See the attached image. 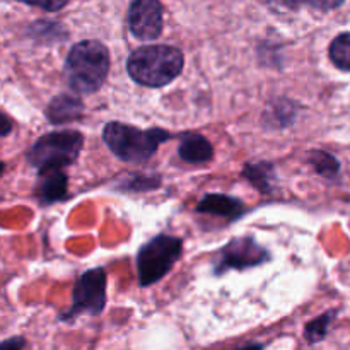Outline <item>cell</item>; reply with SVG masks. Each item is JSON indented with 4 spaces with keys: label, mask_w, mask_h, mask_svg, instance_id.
Masks as SVG:
<instances>
[{
    "label": "cell",
    "mask_w": 350,
    "mask_h": 350,
    "mask_svg": "<svg viewBox=\"0 0 350 350\" xmlns=\"http://www.w3.org/2000/svg\"><path fill=\"white\" fill-rule=\"evenodd\" d=\"M163 180L159 174L150 173H129L120 178L116 188L123 191H150L161 187Z\"/></svg>",
    "instance_id": "9a60e30c"
},
{
    "label": "cell",
    "mask_w": 350,
    "mask_h": 350,
    "mask_svg": "<svg viewBox=\"0 0 350 350\" xmlns=\"http://www.w3.org/2000/svg\"><path fill=\"white\" fill-rule=\"evenodd\" d=\"M328 57L338 70L350 72V31L334 38L328 48Z\"/></svg>",
    "instance_id": "e0dca14e"
},
{
    "label": "cell",
    "mask_w": 350,
    "mask_h": 350,
    "mask_svg": "<svg viewBox=\"0 0 350 350\" xmlns=\"http://www.w3.org/2000/svg\"><path fill=\"white\" fill-rule=\"evenodd\" d=\"M3 171H5V163H2V161H0V178H2Z\"/></svg>",
    "instance_id": "d4e9b609"
},
{
    "label": "cell",
    "mask_w": 350,
    "mask_h": 350,
    "mask_svg": "<svg viewBox=\"0 0 350 350\" xmlns=\"http://www.w3.org/2000/svg\"><path fill=\"white\" fill-rule=\"evenodd\" d=\"M82 147H84V135L77 130L48 132L29 147L26 152V161L38 173L64 170L79 159Z\"/></svg>",
    "instance_id": "277c9868"
},
{
    "label": "cell",
    "mask_w": 350,
    "mask_h": 350,
    "mask_svg": "<svg viewBox=\"0 0 350 350\" xmlns=\"http://www.w3.org/2000/svg\"><path fill=\"white\" fill-rule=\"evenodd\" d=\"M284 7H291V9H299V7H311V9L323 10V12H328V10L338 9L340 5H344V0H314V2H284Z\"/></svg>",
    "instance_id": "ffe728a7"
},
{
    "label": "cell",
    "mask_w": 350,
    "mask_h": 350,
    "mask_svg": "<svg viewBox=\"0 0 350 350\" xmlns=\"http://www.w3.org/2000/svg\"><path fill=\"white\" fill-rule=\"evenodd\" d=\"M270 252L260 245L255 236H239L226 243L214 258V275H224L229 270H248L270 262Z\"/></svg>",
    "instance_id": "52a82bcc"
},
{
    "label": "cell",
    "mask_w": 350,
    "mask_h": 350,
    "mask_svg": "<svg viewBox=\"0 0 350 350\" xmlns=\"http://www.w3.org/2000/svg\"><path fill=\"white\" fill-rule=\"evenodd\" d=\"M109 65V51L101 41H79L65 58V81L77 94H92L98 92L108 79Z\"/></svg>",
    "instance_id": "6da1fadb"
},
{
    "label": "cell",
    "mask_w": 350,
    "mask_h": 350,
    "mask_svg": "<svg viewBox=\"0 0 350 350\" xmlns=\"http://www.w3.org/2000/svg\"><path fill=\"white\" fill-rule=\"evenodd\" d=\"M106 308V270L101 267L85 270L75 280L72 304L58 317L60 321H72L81 314L99 317Z\"/></svg>",
    "instance_id": "8992f818"
},
{
    "label": "cell",
    "mask_w": 350,
    "mask_h": 350,
    "mask_svg": "<svg viewBox=\"0 0 350 350\" xmlns=\"http://www.w3.org/2000/svg\"><path fill=\"white\" fill-rule=\"evenodd\" d=\"M84 101L77 96L58 94L50 99L44 116L51 125H65V123L75 122L84 116Z\"/></svg>",
    "instance_id": "8fae6325"
},
{
    "label": "cell",
    "mask_w": 350,
    "mask_h": 350,
    "mask_svg": "<svg viewBox=\"0 0 350 350\" xmlns=\"http://www.w3.org/2000/svg\"><path fill=\"white\" fill-rule=\"evenodd\" d=\"M183 255V239L178 236H154L139 248L135 256L140 287H150L163 280Z\"/></svg>",
    "instance_id": "5b68a950"
},
{
    "label": "cell",
    "mask_w": 350,
    "mask_h": 350,
    "mask_svg": "<svg viewBox=\"0 0 350 350\" xmlns=\"http://www.w3.org/2000/svg\"><path fill=\"white\" fill-rule=\"evenodd\" d=\"M277 115H280L279 129H284V126L291 125L296 120L297 109L294 108V105L289 99H277V101L272 103V108H269L265 111V122L275 118Z\"/></svg>",
    "instance_id": "d6986e66"
},
{
    "label": "cell",
    "mask_w": 350,
    "mask_h": 350,
    "mask_svg": "<svg viewBox=\"0 0 350 350\" xmlns=\"http://www.w3.org/2000/svg\"><path fill=\"white\" fill-rule=\"evenodd\" d=\"M163 3L157 0H135L130 3L126 23L132 36L140 41L157 40L164 27Z\"/></svg>",
    "instance_id": "ba28073f"
},
{
    "label": "cell",
    "mask_w": 350,
    "mask_h": 350,
    "mask_svg": "<svg viewBox=\"0 0 350 350\" xmlns=\"http://www.w3.org/2000/svg\"><path fill=\"white\" fill-rule=\"evenodd\" d=\"M26 36L31 38L34 43L40 44H50V43H60L65 40L67 33H65L64 26L57 21L50 19H40L34 21L27 26Z\"/></svg>",
    "instance_id": "5bb4252c"
},
{
    "label": "cell",
    "mask_w": 350,
    "mask_h": 350,
    "mask_svg": "<svg viewBox=\"0 0 350 350\" xmlns=\"http://www.w3.org/2000/svg\"><path fill=\"white\" fill-rule=\"evenodd\" d=\"M14 129V123L3 111H0V137H7Z\"/></svg>",
    "instance_id": "603a6c76"
},
{
    "label": "cell",
    "mask_w": 350,
    "mask_h": 350,
    "mask_svg": "<svg viewBox=\"0 0 350 350\" xmlns=\"http://www.w3.org/2000/svg\"><path fill=\"white\" fill-rule=\"evenodd\" d=\"M163 129L142 130L122 122H109L103 129V140L108 149L123 163L144 164L156 156L163 142L171 139Z\"/></svg>",
    "instance_id": "3957f363"
},
{
    "label": "cell",
    "mask_w": 350,
    "mask_h": 350,
    "mask_svg": "<svg viewBox=\"0 0 350 350\" xmlns=\"http://www.w3.org/2000/svg\"><path fill=\"white\" fill-rule=\"evenodd\" d=\"M236 350H265V345L263 344H248L241 349H236Z\"/></svg>",
    "instance_id": "cb8c5ba5"
},
{
    "label": "cell",
    "mask_w": 350,
    "mask_h": 350,
    "mask_svg": "<svg viewBox=\"0 0 350 350\" xmlns=\"http://www.w3.org/2000/svg\"><path fill=\"white\" fill-rule=\"evenodd\" d=\"M335 318H337V311L332 310L311 320L310 323H306V327H304V338H306L308 344H320L327 337L330 325L334 323Z\"/></svg>",
    "instance_id": "ac0fdd59"
},
{
    "label": "cell",
    "mask_w": 350,
    "mask_h": 350,
    "mask_svg": "<svg viewBox=\"0 0 350 350\" xmlns=\"http://www.w3.org/2000/svg\"><path fill=\"white\" fill-rule=\"evenodd\" d=\"M183 51L170 44H144L130 53L126 72L130 79L144 88H163L181 74Z\"/></svg>",
    "instance_id": "7a4b0ae2"
},
{
    "label": "cell",
    "mask_w": 350,
    "mask_h": 350,
    "mask_svg": "<svg viewBox=\"0 0 350 350\" xmlns=\"http://www.w3.org/2000/svg\"><path fill=\"white\" fill-rule=\"evenodd\" d=\"M195 211L198 214L224 217L226 221H238L246 212V207L239 198L231 197V195L207 193L198 202Z\"/></svg>",
    "instance_id": "30bf717a"
},
{
    "label": "cell",
    "mask_w": 350,
    "mask_h": 350,
    "mask_svg": "<svg viewBox=\"0 0 350 350\" xmlns=\"http://www.w3.org/2000/svg\"><path fill=\"white\" fill-rule=\"evenodd\" d=\"M68 2L62 0V2H26V5L36 7V9L46 10V12H57V10L64 9Z\"/></svg>",
    "instance_id": "7402d4cb"
},
{
    "label": "cell",
    "mask_w": 350,
    "mask_h": 350,
    "mask_svg": "<svg viewBox=\"0 0 350 350\" xmlns=\"http://www.w3.org/2000/svg\"><path fill=\"white\" fill-rule=\"evenodd\" d=\"M178 156L188 164H207L214 157V147L200 133H185L180 137Z\"/></svg>",
    "instance_id": "7c38bea8"
},
{
    "label": "cell",
    "mask_w": 350,
    "mask_h": 350,
    "mask_svg": "<svg viewBox=\"0 0 350 350\" xmlns=\"http://www.w3.org/2000/svg\"><path fill=\"white\" fill-rule=\"evenodd\" d=\"M33 195L38 204L43 205V207L65 202L68 198V176L64 173V170L38 173V181Z\"/></svg>",
    "instance_id": "9c48e42d"
},
{
    "label": "cell",
    "mask_w": 350,
    "mask_h": 350,
    "mask_svg": "<svg viewBox=\"0 0 350 350\" xmlns=\"http://www.w3.org/2000/svg\"><path fill=\"white\" fill-rule=\"evenodd\" d=\"M24 347H26V338L19 335L0 342V350H24Z\"/></svg>",
    "instance_id": "44dd1931"
},
{
    "label": "cell",
    "mask_w": 350,
    "mask_h": 350,
    "mask_svg": "<svg viewBox=\"0 0 350 350\" xmlns=\"http://www.w3.org/2000/svg\"><path fill=\"white\" fill-rule=\"evenodd\" d=\"M308 159H310L311 167H313L320 176H323L325 180H335V178L340 174V163H338V159L334 154L327 152V150H311Z\"/></svg>",
    "instance_id": "2e32d148"
},
{
    "label": "cell",
    "mask_w": 350,
    "mask_h": 350,
    "mask_svg": "<svg viewBox=\"0 0 350 350\" xmlns=\"http://www.w3.org/2000/svg\"><path fill=\"white\" fill-rule=\"evenodd\" d=\"M243 178L248 180L253 187L263 195H270L275 187V166L269 161H256V163H246L241 171Z\"/></svg>",
    "instance_id": "4fadbf2b"
}]
</instances>
